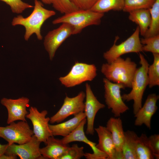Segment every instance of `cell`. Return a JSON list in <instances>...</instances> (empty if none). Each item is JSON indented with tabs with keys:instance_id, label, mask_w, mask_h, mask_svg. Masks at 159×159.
<instances>
[{
	"instance_id": "obj_9",
	"label": "cell",
	"mask_w": 159,
	"mask_h": 159,
	"mask_svg": "<svg viewBox=\"0 0 159 159\" xmlns=\"http://www.w3.org/2000/svg\"><path fill=\"white\" fill-rule=\"evenodd\" d=\"M73 28L63 23L58 27L49 31L44 37L43 44L52 61L59 47L67 38L73 35Z\"/></svg>"
},
{
	"instance_id": "obj_35",
	"label": "cell",
	"mask_w": 159,
	"mask_h": 159,
	"mask_svg": "<svg viewBox=\"0 0 159 159\" xmlns=\"http://www.w3.org/2000/svg\"><path fill=\"white\" fill-rule=\"evenodd\" d=\"M8 145V143L4 145H2L0 144V157L2 155L5 153Z\"/></svg>"
},
{
	"instance_id": "obj_1",
	"label": "cell",
	"mask_w": 159,
	"mask_h": 159,
	"mask_svg": "<svg viewBox=\"0 0 159 159\" xmlns=\"http://www.w3.org/2000/svg\"><path fill=\"white\" fill-rule=\"evenodd\" d=\"M34 9L31 13L27 17L18 15L12 19L11 25L13 26L21 25L25 29L24 38L28 41L31 36L35 34L38 39L42 40L43 37L41 28L44 23L47 19L56 14L53 10L44 7L43 3L38 0H34Z\"/></svg>"
},
{
	"instance_id": "obj_21",
	"label": "cell",
	"mask_w": 159,
	"mask_h": 159,
	"mask_svg": "<svg viewBox=\"0 0 159 159\" xmlns=\"http://www.w3.org/2000/svg\"><path fill=\"white\" fill-rule=\"evenodd\" d=\"M129 19L138 25L140 34L144 37L149 26L150 14L149 9L136 10L129 12Z\"/></svg>"
},
{
	"instance_id": "obj_18",
	"label": "cell",
	"mask_w": 159,
	"mask_h": 159,
	"mask_svg": "<svg viewBox=\"0 0 159 159\" xmlns=\"http://www.w3.org/2000/svg\"><path fill=\"white\" fill-rule=\"evenodd\" d=\"M86 122V118L82 120L74 130L67 136L64 137L61 140L64 143L66 144L74 141L82 142L86 143L89 145L92 150L93 153H92V156L94 157L97 158L101 155L102 152L97 148L96 143L90 141L86 137L84 131V127Z\"/></svg>"
},
{
	"instance_id": "obj_15",
	"label": "cell",
	"mask_w": 159,
	"mask_h": 159,
	"mask_svg": "<svg viewBox=\"0 0 159 159\" xmlns=\"http://www.w3.org/2000/svg\"><path fill=\"white\" fill-rule=\"evenodd\" d=\"M159 98V95L155 93L148 96L143 105L135 115V125L140 126L144 124L150 129L151 118L158 109L156 102Z\"/></svg>"
},
{
	"instance_id": "obj_36",
	"label": "cell",
	"mask_w": 159,
	"mask_h": 159,
	"mask_svg": "<svg viewBox=\"0 0 159 159\" xmlns=\"http://www.w3.org/2000/svg\"><path fill=\"white\" fill-rule=\"evenodd\" d=\"M41 2L45 4H52L51 0H41Z\"/></svg>"
},
{
	"instance_id": "obj_5",
	"label": "cell",
	"mask_w": 159,
	"mask_h": 159,
	"mask_svg": "<svg viewBox=\"0 0 159 159\" xmlns=\"http://www.w3.org/2000/svg\"><path fill=\"white\" fill-rule=\"evenodd\" d=\"M140 29L137 26L133 33L125 40L119 44L116 43L119 39L116 37L114 44L110 48L103 53V57L110 64L124 54L131 53H140L143 51V45L139 37Z\"/></svg>"
},
{
	"instance_id": "obj_2",
	"label": "cell",
	"mask_w": 159,
	"mask_h": 159,
	"mask_svg": "<svg viewBox=\"0 0 159 159\" xmlns=\"http://www.w3.org/2000/svg\"><path fill=\"white\" fill-rule=\"evenodd\" d=\"M137 67L136 64L130 57L125 59L120 57L110 63L103 64L101 72L109 81L131 88Z\"/></svg>"
},
{
	"instance_id": "obj_16",
	"label": "cell",
	"mask_w": 159,
	"mask_h": 159,
	"mask_svg": "<svg viewBox=\"0 0 159 159\" xmlns=\"http://www.w3.org/2000/svg\"><path fill=\"white\" fill-rule=\"evenodd\" d=\"M94 129L99 138L97 148L106 154L108 159H122V155L116 151L111 134L107 127L100 125Z\"/></svg>"
},
{
	"instance_id": "obj_26",
	"label": "cell",
	"mask_w": 159,
	"mask_h": 159,
	"mask_svg": "<svg viewBox=\"0 0 159 159\" xmlns=\"http://www.w3.org/2000/svg\"><path fill=\"white\" fill-rule=\"evenodd\" d=\"M153 62L149 65L148 71V85L150 88L159 85V54H153Z\"/></svg>"
},
{
	"instance_id": "obj_14",
	"label": "cell",
	"mask_w": 159,
	"mask_h": 159,
	"mask_svg": "<svg viewBox=\"0 0 159 159\" xmlns=\"http://www.w3.org/2000/svg\"><path fill=\"white\" fill-rule=\"evenodd\" d=\"M85 87L86 101L84 111L87 122L86 133L92 135L95 132L94 125L96 114L100 109L105 108V105L97 100L88 84H86Z\"/></svg>"
},
{
	"instance_id": "obj_29",
	"label": "cell",
	"mask_w": 159,
	"mask_h": 159,
	"mask_svg": "<svg viewBox=\"0 0 159 159\" xmlns=\"http://www.w3.org/2000/svg\"><path fill=\"white\" fill-rule=\"evenodd\" d=\"M52 6L61 14H66L79 9L74 6L69 0H51Z\"/></svg>"
},
{
	"instance_id": "obj_3",
	"label": "cell",
	"mask_w": 159,
	"mask_h": 159,
	"mask_svg": "<svg viewBox=\"0 0 159 159\" xmlns=\"http://www.w3.org/2000/svg\"><path fill=\"white\" fill-rule=\"evenodd\" d=\"M141 66L137 68L132 82V89L127 94H123V101H133V112L135 115L142 106V100L144 92L148 85V71L149 64L144 56L139 53Z\"/></svg>"
},
{
	"instance_id": "obj_24",
	"label": "cell",
	"mask_w": 159,
	"mask_h": 159,
	"mask_svg": "<svg viewBox=\"0 0 159 159\" xmlns=\"http://www.w3.org/2000/svg\"><path fill=\"white\" fill-rule=\"evenodd\" d=\"M137 159H153L155 158L151 148L148 137L145 134L138 137L136 147Z\"/></svg>"
},
{
	"instance_id": "obj_27",
	"label": "cell",
	"mask_w": 159,
	"mask_h": 159,
	"mask_svg": "<svg viewBox=\"0 0 159 159\" xmlns=\"http://www.w3.org/2000/svg\"><path fill=\"white\" fill-rule=\"evenodd\" d=\"M155 0H124V6L122 11L130 12L140 9H150Z\"/></svg>"
},
{
	"instance_id": "obj_22",
	"label": "cell",
	"mask_w": 159,
	"mask_h": 159,
	"mask_svg": "<svg viewBox=\"0 0 159 159\" xmlns=\"http://www.w3.org/2000/svg\"><path fill=\"white\" fill-rule=\"evenodd\" d=\"M122 153L123 159H137L136 147L138 136L134 131L127 130L124 132Z\"/></svg>"
},
{
	"instance_id": "obj_13",
	"label": "cell",
	"mask_w": 159,
	"mask_h": 159,
	"mask_svg": "<svg viewBox=\"0 0 159 159\" xmlns=\"http://www.w3.org/2000/svg\"><path fill=\"white\" fill-rule=\"evenodd\" d=\"M29 101L28 98L23 97L15 99L4 97L1 100V104L7 110L8 124L18 120L26 121V116L29 112L26 109Z\"/></svg>"
},
{
	"instance_id": "obj_34",
	"label": "cell",
	"mask_w": 159,
	"mask_h": 159,
	"mask_svg": "<svg viewBox=\"0 0 159 159\" xmlns=\"http://www.w3.org/2000/svg\"><path fill=\"white\" fill-rule=\"evenodd\" d=\"M17 156L4 154L0 157V159H16Z\"/></svg>"
},
{
	"instance_id": "obj_23",
	"label": "cell",
	"mask_w": 159,
	"mask_h": 159,
	"mask_svg": "<svg viewBox=\"0 0 159 159\" xmlns=\"http://www.w3.org/2000/svg\"><path fill=\"white\" fill-rule=\"evenodd\" d=\"M124 4V0H97L90 9L104 14L111 10H122Z\"/></svg>"
},
{
	"instance_id": "obj_11",
	"label": "cell",
	"mask_w": 159,
	"mask_h": 159,
	"mask_svg": "<svg viewBox=\"0 0 159 159\" xmlns=\"http://www.w3.org/2000/svg\"><path fill=\"white\" fill-rule=\"evenodd\" d=\"M85 97V94L83 91L74 97L66 96L60 109L50 118V123H59L70 115H74L83 112L85 108L84 100Z\"/></svg>"
},
{
	"instance_id": "obj_6",
	"label": "cell",
	"mask_w": 159,
	"mask_h": 159,
	"mask_svg": "<svg viewBox=\"0 0 159 159\" xmlns=\"http://www.w3.org/2000/svg\"><path fill=\"white\" fill-rule=\"evenodd\" d=\"M97 69L94 64L76 62L66 76L59 80L67 87H73L86 81H92L97 75Z\"/></svg>"
},
{
	"instance_id": "obj_12",
	"label": "cell",
	"mask_w": 159,
	"mask_h": 159,
	"mask_svg": "<svg viewBox=\"0 0 159 159\" xmlns=\"http://www.w3.org/2000/svg\"><path fill=\"white\" fill-rule=\"evenodd\" d=\"M41 143L33 135L26 143L9 145L4 154L18 156L21 159H44L40 152Z\"/></svg>"
},
{
	"instance_id": "obj_4",
	"label": "cell",
	"mask_w": 159,
	"mask_h": 159,
	"mask_svg": "<svg viewBox=\"0 0 159 159\" xmlns=\"http://www.w3.org/2000/svg\"><path fill=\"white\" fill-rule=\"evenodd\" d=\"M104 15V13L91 9H78L57 17L52 21V23H65L71 25L73 28V35H75L80 33L87 26L100 24Z\"/></svg>"
},
{
	"instance_id": "obj_32",
	"label": "cell",
	"mask_w": 159,
	"mask_h": 159,
	"mask_svg": "<svg viewBox=\"0 0 159 159\" xmlns=\"http://www.w3.org/2000/svg\"><path fill=\"white\" fill-rule=\"evenodd\" d=\"M97 0H69L70 2L79 9H90Z\"/></svg>"
},
{
	"instance_id": "obj_19",
	"label": "cell",
	"mask_w": 159,
	"mask_h": 159,
	"mask_svg": "<svg viewBox=\"0 0 159 159\" xmlns=\"http://www.w3.org/2000/svg\"><path fill=\"white\" fill-rule=\"evenodd\" d=\"M85 118V112H81L65 122L55 125L49 124V128L53 136L60 135L65 137L74 130Z\"/></svg>"
},
{
	"instance_id": "obj_7",
	"label": "cell",
	"mask_w": 159,
	"mask_h": 159,
	"mask_svg": "<svg viewBox=\"0 0 159 159\" xmlns=\"http://www.w3.org/2000/svg\"><path fill=\"white\" fill-rule=\"evenodd\" d=\"M103 82L106 104L108 109H111L114 116L119 117L129 109L121 95V90L124 89L125 87L122 84L113 83L106 78L103 79Z\"/></svg>"
},
{
	"instance_id": "obj_28",
	"label": "cell",
	"mask_w": 159,
	"mask_h": 159,
	"mask_svg": "<svg viewBox=\"0 0 159 159\" xmlns=\"http://www.w3.org/2000/svg\"><path fill=\"white\" fill-rule=\"evenodd\" d=\"M140 40V42L143 45V51L150 52L153 54H159V34L144 37Z\"/></svg>"
},
{
	"instance_id": "obj_25",
	"label": "cell",
	"mask_w": 159,
	"mask_h": 159,
	"mask_svg": "<svg viewBox=\"0 0 159 159\" xmlns=\"http://www.w3.org/2000/svg\"><path fill=\"white\" fill-rule=\"evenodd\" d=\"M149 10L150 14V24L144 37L159 34V0H155Z\"/></svg>"
},
{
	"instance_id": "obj_8",
	"label": "cell",
	"mask_w": 159,
	"mask_h": 159,
	"mask_svg": "<svg viewBox=\"0 0 159 159\" xmlns=\"http://www.w3.org/2000/svg\"><path fill=\"white\" fill-rule=\"evenodd\" d=\"M9 124L5 127L0 126V137L7 141L9 145L26 143L34 134L26 121L14 122Z\"/></svg>"
},
{
	"instance_id": "obj_30",
	"label": "cell",
	"mask_w": 159,
	"mask_h": 159,
	"mask_svg": "<svg viewBox=\"0 0 159 159\" xmlns=\"http://www.w3.org/2000/svg\"><path fill=\"white\" fill-rule=\"evenodd\" d=\"M9 6L14 13L20 14L27 9L33 8L34 6L21 0H0Z\"/></svg>"
},
{
	"instance_id": "obj_31",
	"label": "cell",
	"mask_w": 159,
	"mask_h": 159,
	"mask_svg": "<svg viewBox=\"0 0 159 159\" xmlns=\"http://www.w3.org/2000/svg\"><path fill=\"white\" fill-rule=\"evenodd\" d=\"M84 148L79 147L77 144L69 147L66 152L59 159H79L84 156Z\"/></svg>"
},
{
	"instance_id": "obj_10",
	"label": "cell",
	"mask_w": 159,
	"mask_h": 159,
	"mask_svg": "<svg viewBox=\"0 0 159 159\" xmlns=\"http://www.w3.org/2000/svg\"><path fill=\"white\" fill-rule=\"evenodd\" d=\"M29 111L26 117L32 123L34 135L39 141L46 145L48 138L53 136L49 127L50 118L46 117L47 111L44 110L39 112L36 107L32 106L30 107Z\"/></svg>"
},
{
	"instance_id": "obj_33",
	"label": "cell",
	"mask_w": 159,
	"mask_h": 159,
	"mask_svg": "<svg viewBox=\"0 0 159 159\" xmlns=\"http://www.w3.org/2000/svg\"><path fill=\"white\" fill-rule=\"evenodd\" d=\"M149 143L155 158H159V135L154 134L148 137Z\"/></svg>"
},
{
	"instance_id": "obj_20",
	"label": "cell",
	"mask_w": 159,
	"mask_h": 159,
	"mask_svg": "<svg viewBox=\"0 0 159 159\" xmlns=\"http://www.w3.org/2000/svg\"><path fill=\"white\" fill-rule=\"evenodd\" d=\"M106 127L111 134L116 151L122 156V150L125 132L122 120L119 117H111L107 122Z\"/></svg>"
},
{
	"instance_id": "obj_17",
	"label": "cell",
	"mask_w": 159,
	"mask_h": 159,
	"mask_svg": "<svg viewBox=\"0 0 159 159\" xmlns=\"http://www.w3.org/2000/svg\"><path fill=\"white\" fill-rule=\"evenodd\" d=\"M46 146L40 148V152L44 159H59L69 147L64 143L61 139L50 137L47 140Z\"/></svg>"
}]
</instances>
